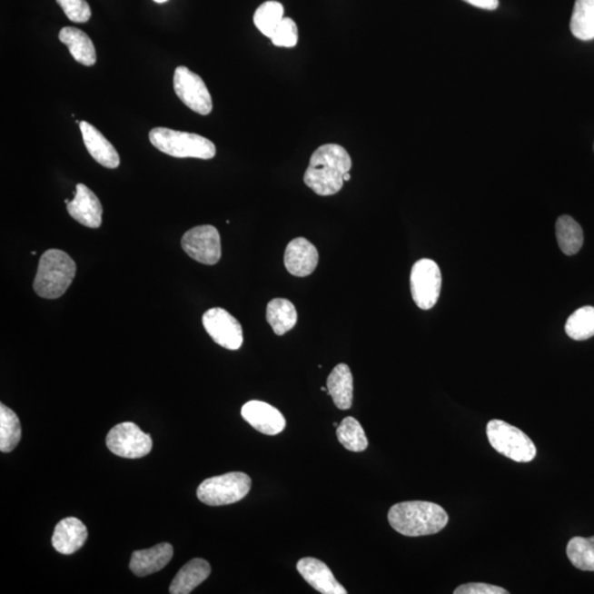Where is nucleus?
I'll return each mask as SVG.
<instances>
[{"mask_svg":"<svg viewBox=\"0 0 594 594\" xmlns=\"http://www.w3.org/2000/svg\"><path fill=\"white\" fill-rule=\"evenodd\" d=\"M76 275V264L62 250L51 249L41 255L34 289L44 299H59L65 293Z\"/></svg>","mask_w":594,"mask_h":594,"instance_id":"nucleus-3","label":"nucleus"},{"mask_svg":"<svg viewBox=\"0 0 594 594\" xmlns=\"http://www.w3.org/2000/svg\"><path fill=\"white\" fill-rule=\"evenodd\" d=\"M570 30L577 39H594V0H576L570 20Z\"/></svg>","mask_w":594,"mask_h":594,"instance_id":"nucleus-23","label":"nucleus"},{"mask_svg":"<svg viewBox=\"0 0 594 594\" xmlns=\"http://www.w3.org/2000/svg\"><path fill=\"white\" fill-rule=\"evenodd\" d=\"M297 570L315 590L322 594H346L347 590L337 581L333 573L325 564L312 557L297 562Z\"/></svg>","mask_w":594,"mask_h":594,"instance_id":"nucleus-15","label":"nucleus"},{"mask_svg":"<svg viewBox=\"0 0 594 594\" xmlns=\"http://www.w3.org/2000/svg\"><path fill=\"white\" fill-rule=\"evenodd\" d=\"M80 129L83 142L92 158L107 169L118 168L121 164V158H119L117 150L104 137L103 134L87 122H81Z\"/></svg>","mask_w":594,"mask_h":594,"instance_id":"nucleus-16","label":"nucleus"},{"mask_svg":"<svg viewBox=\"0 0 594 594\" xmlns=\"http://www.w3.org/2000/svg\"><path fill=\"white\" fill-rule=\"evenodd\" d=\"M22 440V425L17 414L6 405L0 404V450L10 452Z\"/></svg>","mask_w":594,"mask_h":594,"instance_id":"nucleus-25","label":"nucleus"},{"mask_svg":"<svg viewBox=\"0 0 594 594\" xmlns=\"http://www.w3.org/2000/svg\"><path fill=\"white\" fill-rule=\"evenodd\" d=\"M173 87L177 97L191 111L200 114L202 116H207L212 113L213 99L205 82L186 66L176 67Z\"/></svg>","mask_w":594,"mask_h":594,"instance_id":"nucleus-9","label":"nucleus"},{"mask_svg":"<svg viewBox=\"0 0 594 594\" xmlns=\"http://www.w3.org/2000/svg\"><path fill=\"white\" fill-rule=\"evenodd\" d=\"M182 248L195 262L213 265L222 258L220 233L211 225L197 226L190 229L182 238Z\"/></svg>","mask_w":594,"mask_h":594,"instance_id":"nucleus-10","label":"nucleus"},{"mask_svg":"<svg viewBox=\"0 0 594 594\" xmlns=\"http://www.w3.org/2000/svg\"><path fill=\"white\" fill-rule=\"evenodd\" d=\"M211 565L204 559H195L177 572L170 586L172 594H189L211 575Z\"/></svg>","mask_w":594,"mask_h":594,"instance_id":"nucleus-21","label":"nucleus"},{"mask_svg":"<svg viewBox=\"0 0 594 594\" xmlns=\"http://www.w3.org/2000/svg\"><path fill=\"white\" fill-rule=\"evenodd\" d=\"M333 426L338 427L340 425H338V423H333Z\"/></svg>","mask_w":594,"mask_h":594,"instance_id":"nucleus-36","label":"nucleus"},{"mask_svg":"<svg viewBox=\"0 0 594 594\" xmlns=\"http://www.w3.org/2000/svg\"><path fill=\"white\" fill-rule=\"evenodd\" d=\"M252 483L246 473L229 472L203 481L197 489V498L211 507L237 503L247 497Z\"/></svg>","mask_w":594,"mask_h":594,"instance_id":"nucleus-6","label":"nucleus"},{"mask_svg":"<svg viewBox=\"0 0 594 594\" xmlns=\"http://www.w3.org/2000/svg\"><path fill=\"white\" fill-rule=\"evenodd\" d=\"M571 564L582 571H594V536L590 539L573 538L567 546Z\"/></svg>","mask_w":594,"mask_h":594,"instance_id":"nucleus-29","label":"nucleus"},{"mask_svg":"<svg viewBox=\"0 0 594 594\" xmlns=\"http://www.w3.org/2000/svg\"><path fill=\"white\" fill-rule=\"evenodd\" d=\"M267 321L278 336L293 330L297 322V312L292 302L274 299L267 307Z\"/></svg>","mask_w":594,"mask_h":594,"instance_id":"nucleus-22","label":"nucleus"},{"mask_svg":"<svg viewBox=\"0 0 594 594\" xmlns=\"http://www.w3.org/2000/svg\"><path fill=\"white\" fill-rule=\"evenodd\" d=\"M87 535L86 526L80 520L66 518L55 526L52 545L60 554L72 555L84 546Z\"/></svg>","mask_w":594,"mask_h":594,"instance_id":"nucleus-17","label":"nucleus"},{"mask_svg":"<svg viewBox=\"0 0 594 594\" xmlns=\"http://www.w3.org/2000/svg\"><path fill=\"white\" fill-rule=\"evenodd\" d=\"M487 436L495 450L517 462H530L536 457V446L524 431L507 421L493 420L487 426Z\"/></svg>","mask_w":594,"mask_h":594,"instance_id":"nucleus-5","label":"nucleus"},{"mask_svg":"<svg viewBox=\"0 0 594 594\" xmlns=\"http://www.w3.org/2000/svg\"><path fill=\"white\" fill-rule=\"evenodd\" d=\"M337 437L341 444L349 451H364L369 446L366 432L361 424L351 416L343 419L341 425L337 427Z\"/></svg>","mask_w":594,"mask_h":594,"instance_id":"nucleus-27","label":"nucleus"},{"mask_svg":"<svg viewBox=\"0 0 594 594\" xmlns=\"http://www.w3.org/2000/svg\"><path fill=\"white\" fill-rule=\"evenodd\" d=\"M568 336L582 342L594 336V307L585 306L573 312L565 326Z\"/></svg>","mask_w":594,"mask_h":594,"instance_id":"nucleus-28","label":"nucleus"},{"mask_svg":"<svg viewBox=\"0 0 594 594\" xmlns=\"http://www.w3.org/2000/svg\"><path fill=\"white\" fill-rule=\"evenodd\" d=\"M351 175L349 174V172H348V173L343 175V181L348 182V181H351Z\"/></svg>","mask_w":594,"mask_h":594,"instance_id":"nucleus-34","label":"nucleus"},{"mask_svg":"<svg viewBox=\"0 0 594 594\" xmlns=\"http://www.w3.org/2000/svg\"><path fill=\"white\" fill-rule=\"evenodd\" d=\"M463 2L471 5V6L486 10H495L499 7V0H463Z\"/></svg>","mask_w":594,"mask_h":594,"instance_id":"nucleus-33","label":"nucleus"},{"mask_svg":"<svg viewBox=\"0 0 594 594\" xmlns=\"http://www.w3.org/2000/svg\"><path fill=\"white\" fill-rule=\"evenodd\" d=\"M73 220L88 228H99L103 223V206L95 193L84 184H77L75 196L65 201Z\"/></svg>","mask_w":594,"mask_h":594,"instance_id":"nucleus-12","label":"nucleus"},{"mask_svg":"<svg viewBox=\"0 0 594 594\" xmlns=\"http://www.w3.org/2000/svg\"><path fill=\"white\" fill-rule=\"evenodd\" d=\"M441 273L439 265L430 259L419 260L411 268V292L421 310H431L440 299Z\"/></svg>","mask_w":594,"mask_h":594,"instance_id":"nucleus-7","label":"nucleus"},{"mask_svg":"<svg viewBox=\"0 0 594 594\" xmlns=\"http://www.w3.org/2000/svg\"><path fill=\"white\" fill-rule=\"evenodd\" d=\"M556 236L561 252L567 255L578 253L583 244L582 228L570 216H561L556 223Z\"/></svg>","mask_w":594,"mask_h":594,"instance_id":"nucleus-24","label":"nucleus"},{"mask_svg":"<svg viewBox=\"0 0 594 594\" xmlns=\"http://www.w3.org/2000/svg\"><path fill=\"white\" fill-rule=\"evenodd\" d=\"M328 394L340 410H349L353 399V378L351 368L345 363L338 364L327 379Z\"/></svg>","mask_w":594,"mask_h":594,"instance_id":"nucleus-20","label":"nucleus"},{"mask_svg":"<svg viewBox=\"0 0 594 594\" xmlns=\"http://www.w3.org/2000/svg\"><path fill=\"white\" fill-rule=\"evenodd\" d=\"M149 139L154 148L174 158L211 160L216 155V145L196 134L158 127L151 130Z\"/></svg>","mask_w":594,"mask_h":594,"instance_id":"nucleus-4","label":"nucleus"},{"mask_svg":"<svg viewBox=\"0 0 594 594\" xmlns=\"http://www.w3.org/2000/svg\"><path fill=\"white\" fill-rule=\"evenodd\" d=\"M388 519L398 533L409 538L440 533L450 520L441 505L425 501L395 504L390 509Z\"/></svg>","mask_w":594,"mask_h":594,"instance_id":"nucleus-2","label":"nucleus"},{"mask_svg":"<svg viewBox=\"0 0 594 594\" xmlns=\"http://www.w3.org/2000/svg\"><path fill=\"white\" fill-rule=\"evenodd\" d=\"M352 161L347 150L340 144L321 145L312 154L305 171L304 183L317 195L331 196L341 192L343 175L351 171Z\"/></svg>","mask_w":594,"mask_h":594,"instance_id":"nucleus-1","label":"nucleus"},{"mask_svg":"<svg viewBox=\"0 0 594 594\" xmlns=\"http://www.w3.org/2000/svg\"><path fill=\"white\" fill-rule=\"evenodd\" d=\"M284 19V7L279 2H265L255 10L253 23L260 33L268 36L273 35L281 23Z\"/></svg>","mask_w":594,"mask_h":594,"instance_id":"nucleus-26","label":"nucleus"},{"mask_svg":"<svg viewBox=\"0 0 594 594\" xmlns=\"http://www.w3.org/2000/svg\"><path fill=\"white\" fill-rule=\"evenodd\" d=\"M319 252L314 244L305 238H296L285 249L284 264L292 275L304 278L309 276L319 264Z\"/></svg>","mask_w":594,"mask_h":594,"instance_id":"nucleus-14","label":"nucleus"},{"mask_svg":"<svg viewBox=\"0 0 594 594\" xmlns=\"http://www.w3.org/2000/svg\"><path fill=\"white\" fill-rule=\"evenodd\" d=\"M244 421L262 434L274 436L283 431L286 426L284 416L278 409L262 401H250L242 409Z\"/></svg>","mask_w":594,"mask_h":594,"instance_id":"nucleus-13","label":"nucleus"},{"mask_svg":"<svg viewBox=\"0 0 594 594\" xmlns=\"http://www.w3.org/2000/svg\"><path fill=\"white\" fill-rule=\"evenodd\" d=\"M455 594H508L509 591L498 586L488 585V583H467L458 587Z\"/></svg>","mask_w":594,"mask_h":594,"instance_id":"nucleus-32","label":"nucleus"},{"mask_svg":"<svg viewBox=\"0 0 594 594\" xmlns=\"http://www.w3.org/2000/svg\"><path fill=\"white\" fill-rule=\"evenodd\" d=\"M56 3L73 23H87L92 17V10L86 0H56Z\"/></svg>","mask_w":594,"mask_h":594,"instance_id":"nucleus-31","label":"nucleus"},{"mask_svg":"<svg viewBox=\"0 0 594 594\" xmlns=\"http://www.w3.org/2000/svg\"><path fill=\"white\" fill-rule=\"evenodd\" d=\"M154 2L158 3V4H163V3L168 2V0H154Z\"/></svg>","mask_w":594,"mask_h":594,"instance_id":"nucleus-35","label":"nucleus"},{"mask_svg":"<svg viewBox=\"0 0 594 594\" xmlns=\"http://www.w3.org/2000/svg\"><path fill=\"white\" fill-rule=\"evenodd\" d=\"M59 39L70 50L73 59L85 66L96 64L97 56L93 41L84 31L73 27L61 29Z\"/></svg>","mask_w":594,"mask_h":594,"instance_id":"nucleus-19","label":"nucleus"},{"mask_svg":"<svg viewBox=\"0 0 594 594\" xmlns=\"http://www.w3.org/2000/svg\"><path fill=\"white\" fill-rule=\"evenodd\" d=\"M271 41L280 48H294L299 43V30L293 19L284 18L271 36Z\"/></svg>","mask_w":594,"mask_h":594,"instance_id":"nucleus-30","label":"nucleus"},{"mask_svg":"<svg viewBox=\"0 0 594 594\" xmlns=\"http://www.w3.org/2000/svg\"><path fill=\"white\" fill-rule=\"evenodd\" d=\"M203 326L218 345L238 351L243 346V332L241 322L225 310L216 307L203 315Z\"/></svg>","mask_w":594,"mask_h":594,"instance_id":"nucleus-11","label":"nucleus"},{"mask_svg":"<svg viewBox=\"0 0 594 594\" xmlns=\"http://www.w3.org/2000/svg\"><path fill=\"white\" fill-rule=\"evenodd\" d=\"M106 444L114 455L128 460H138L149 455L153 445L151 436L132 421L114 426L108 432Z\"/></svg>","mask_w":594,"mask_h":594,"instance_id":"nucleus-8","label":"nucleus"},{"mask_svg":"<svg viewBox=\"0 0 594 594\" xmlns=\"http://www.w3.org/2000/svg\"><path fill=\"white\" fill-rule=\"evenodd\" d=\"M173 546L168 543L158 544L153 549L134 551L130 560V570L135 576L145 577L163 570L173 557Z\"/></svg>","mask_w":594,"mask_h":594,"instance_id":"nucleus-18","label":"nucleus"}]
</instances>
